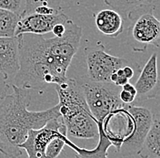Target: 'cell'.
I'll return each mask as SVG.
<instances>
[{
    "mask_svg": "<svg viewBox=\"0 0 160 158\" xmlns=\"http://www.w3.org/2000/svg\"><path fill=\"white\" fill-rule=\"evenodd\" d=\"M11 88L12 93L0 101V150L18 158L22 155L19 145L27 139L28 131L42 128L50 120L61 115L58 103L45 111H29V90L14 84Z\"/></svg>",
    "mask_w": 160,
    "mask_h": 158,
    "instance_id": "obj_1",
    "label": "cell"
},
{
    "mask_svg": "<svg viewBox=\"0 0 160 158\" xmlns=\"http://www.w3.org/2000/svg\"><path fill=\"white\" fill-rule=\"evenodd\" d=\"M55 2H57V1H55V0H26V10H25L24 15H28V14L34 13V10L39 6H44L45 5V6L53 7L51 4H53Z\"/></svg>",
    "mask_w": 160,
    "mask_h": 158,
    "instance_id": "obj_18",
    "label": "cell"
},
{
    "mask_svg": "<svg viewBox=\"0 0 160 158\" xmlns=\"http://www.w3.org/2000/svg\"><path fill=\"white\" fill-rule=\"evenodd\" d=\"M18 38L19 70L13 78L14 85L29 90H41L67 80L68 69L59 66L50 54L47 39L34 34H21Z\"/></svg>",
    "mask_w": 160,
    "mask_h": 158,
    "instance_id": "obj_2",
    "label": "cell"
},
{
    "mask_svg": "<svg viewBox=\"0 0 160 158\" xmlns=\"http://www.w3.org/2000/svg\"><path fill=\"white\" fill-rule=\"evenodd\" d=\"M154 1L155 0H104V2L112 9L125 17L128 16L130 11L144 5L152 4Z\"/></svg>",
    "mask_w": 160,
    "mask_h": 158,
    "instance_id": "obj_15",
    "label": "cell"
},
{
    "mask_svg": "<svg viewBox=\"0 0 160 158\" xmlns=\"http://www.w3.org/2000/svg\"><path fill=\"white\" fill-rule=\"evenodd\" d=\"M138 155L141 158H160V109L152 113V124Z\"/></svg>",
    "mask_w": 160,
    "mask_h": 158,
    "instance_id": "obj_13",
    "label": "cell"
},
{
    "mask_svg": "<svg viewBox=\"0 0 160 158\" xmlns=\"http://www.w3.org/2000/svg\"><path fill=\"white\" fill-rule=\"evenodd\" d=\"M0 158H16V157H14V156H12V155H8V154L4 153L2 150H0Z\"/></svg>",
    "mask_w": 160,
    "mask_h": 158,
    "instance_id": "obj_25",
    "label": "cell"
},
{
    "mask_svg": "<svg viewBox=\"0 0 160 158\" xmlns=\"http://www.w3.org/2000/svg\"><path fill=\"white\" fill-rule=\"evenodd\" d=\"M62 133H68L62 118L59 116L50 120L42 128L29 130L28 137L20 144L19 148L26 151L28 158H45L48 144Z\"/></svg>",
    "mask_w": 160,
    "mask_h": 158,
    "instance_id": "obj_7",
    "label": "cell"
},
{
    "mask_svg": "<svg viewBox=\"0 0 160 158\" xmlns=\"http://www.w3.org/2000/svg\"><path fill=\"white\" fill-rule=\"evenodd\" d=\"M81 81L87 104L96 120L98 127L114 111L125 106L119 99L121 87L110 82H94L86 78H78Z\"/></svg>",
    "mask_w": 160,
    "mask_h": 158,
    "instance_id": "obj_5",
    "label": "cell"
},
{
    "mask_svg": "<svg viewBox=\"0 0 160 158\" xmlns=\"http://www.w3.org/2000/svg\"><path fill=\"white\" fill-rule=\"evenodd\" d=\"M95 23L100 33L109 38H117L124 30L123 17L114 9L98 11L95 18Z\"/></svg>",
    "mask_w": 160,
    "mask_h": 158,
    "instance_id": "obj_12",
    "label": "cell"
},
{
    "mask_svg": "<svg viewBox=\"0 0 160 158\" xmlns=\"http://www.w3.org/2000/svg\"><path fill=\"white\" fill-rule=\"evenodd\" d=\"M122 69H123V73H124V75H125V77L127 79H130L133 78V76H134V69H132L129 65L123 67Z\"/></svg>",
    "mask_w": 160,
    "mask_h": 158,
    "instance_id": "obj_23",
    "label": "cell"
},
{
    "mask_svg": "<svg viewBox=\"0 0 160 158\" xmlns=\"http://www.w3.org/2000/svg\"><path fill=\"white\" fill-rule=\"evenodd\" d=\"M68 21L65 22V23H58V24H57V25L53 28L52 33L55 35V37H57V38H61V37L64 36V34H65L66 31H67V23H68Z\"/></svg>",
    "mask_w": 160,
    "mask_h": 158,
    "instance_id": "obj_21",
    "label": "cell"
},
{
    "mask_svg": "<svg viewBox=\"0 0 160 158\" xmlns=\"http://www.w3.org/2000/svg\"><path fill=\"white\" fill-rule=\"evenodd\" d=\"M19 42L18 37L0 38V73L14 78L19 70Z\"/></svg>",
    "mask_w": 160,
    "mask_h": 158,
    "instance_id": "obj_11",
    "label": "cell"
},
{
    "mask_svg": "<svg viewBox=\"0 0 160 158\" xmlns=\"http://www.w3.org/2000/svg\"><path fill=\"white\" fill-rule=\"evenodd\" d=\"M57 12L58 11H57L55 8L50 7V6H45V5L39 6L34 10V13L40 14V15H53V14H56Z\"/></svg>",
    "mask_w": 160,
    "mask_h": 158,
    "instance_id": "obj_22",
    "label": "cell"
},
{
    "mask_svg": "<svg viewBox=\"0 0 160 158\" xmlns=\"http://www.w3.org/2000/svg\"><path fill=\"white\" fill-rule=\"evenodd\" d=\"M68 140L69 139L68 138V133H62L58 137L53 139L46 148L45 158L58 157L65 145H67V142Z\"/></svg>",
    "mask_w": 160,
    "mask_h": 158,
    "instance_id": "obj_16",
    "label": "cell"
},
{
    "mask_svg": "<svg viewBox=\"0 0 160 158\" xmlns=\"http://www.w3.org/2000/svg\"><path fill=\"white\" fill-rule=\"evenodd\" d=\"M0 8L13 12L21 17L25 14L26 0H0Z\"/></svg>",
    "mask_w": 160,
    "mask_h": 158,
    "instance_id": "obj_17",
    "label": "cell"
},
{
    "mask_svg": "<svg viewBox=\"0 0 160 158\" xmlns=\"http://www.w3.org/2000/svg\"><path fill=\"white\" fill-rule=\"evenodd\" d=\"M69 18L63 12L53 15H40L32 13L20 17L17 25L15 37L21 34H34L43 36L52 32L53 28L58 23H65Z\"/></svg>",
    "mask_w": 160,
    "mask_h": 158,
    "instance_id": "obj_9",
    "label": "cell"
},
{
    "mask_svg": "<svg viewBox=\"0 0 160 158\" xmlns=\"http://www.w3.org/2000/svg\"><path fill=\"white\" fill-rule=\"evenodd\" d=\"M128 111L134 122V130L128 138L122 144L118 153L123 156L138 155L152 124V112L148 108L128 104Z\"/></svg>",
    "mask_w": 160,
    "mask_h": 158,
    "instance_id": "obj_8",
    "label": "cell"
},
{
    "mask_svg": "<svg viewBox=\"0 0 160 158\" xmlns=\"http://www.w3.org/2000/svg\"><path fill=\"white\" fill-rule=\"evenodd\" d=\"M19 19L18 15L0 8V38L15 37V31Z\"/></svg>",
    "mask_w": 160,
    "mask_h": 158,
    "instance_id": "obj_14",
    "label": "cell"
},
{
    "mask_svg": "<svg viewBox=\"0 0 160 158\" xmlns=\"http://www.w3.org/2000/svg\"><path fill=\"white\" fill-rule=\"evenodd\" d=\"M55 1H57V0H55Z\"/></svg>",
    "mask_w": 160,
    "mask_h": 158,
    "instance_id": "obj_26",
    "label": "cell"
},
{
    "mask_svg": "<svg viewBox=\"0 0 160 158\" xmlns=\"http://www.w3.org/2000/svg\"><path fill=\"white\" fill-rule=\"evenodd\" d=\"M137 90V97L139 101L155 99L160 89V80L158 70V54L153 53L141 70L139 77L134 85Z\"/></svg>",
    "mask_w": 160,
    "mask_h": 158,
    "instance_id": "obj_10",
    "label": "cell"
},
{
    "mask_svg": "<svg viewBox=\"0 0 160 158\" xmlns=\"http://www.w3.org/2000/svg\"><path fill=\"white\" fill-rule=\"evenodd\" d=\"M119 99L125 104H132L136 100V96L121 89L119 91Z\"/></svg>",
    "mask_w": 160,
    "mask_h": 158,
    "instance_id": "obj_20",
    "label": "cell"
},
{
    "mask_svg": "<svg viewBox=\"0 0 160 158\" xmlns=\"http://www.w3.org/2000/svg\"><path fill=\"white\" fill-rule=\"evenodd\" d=\"M10 87L11 85L8 82V79L3 74L0 73V101L8 94Z\"/></svg>",
    "mask_w": 160,
    "mask_h": 158,
    "instance_id": "obj_19",
    "label": "cell"
},
{
    "mask_svg": "<svg viewBox=\"0 0 160 158\" xmlns=\"http://www.w3.org/2000/svg\"><path fill=\"white\" fill-rule=\"evenodd\" d=\"M55 89L68 134L78 139L98 138V128L87 104L80 79L68 77L65 82L56 85Z\"/></svg>",
    "mask_w": 160,
    "mask_h": 158,
    "instance_id": "obj_3",
    "label": "cell"
},
{
    "mask_svg": "<svg viewBox=\"0 0 160 158\" xmlns=\"http://www.w3.org/2000/svg\"><path fill=\"white\" fill-rule=\"evenodd\" d=\"M121 88H122V90H126V91H128V92H130L131 94H133V95H135V96L137 97V90H136L135 86H134L133 84L128 82L127 84L123 85Z\"/></svg>",
    "mask_w": 160,
    "mask_h": 158,
    "instance_id": "obj_24",
    "label": "cell"
},
{
    "mask_svg": "<svg viewBox=\"0 0 160 158\" xmlns=\"http://www.w3.org/2000/svg\"><path fill=\"white\" fill-rule=\"evenodd\" d=\"M155 8V3L144 5L127 16L131 22L128 44L134 51L143 52L150 46L160 49V19L154 14Z\"/></svg>",
    "mask_w": 160,
    "mask_h": 158,
    "instance_id": "obj_4",
    "label": "cell"
},
{
    "mask_svg": "<svg viewBox=\"0 0 160 158\" xmlns=\"http://www.w3.org/2000/svg\"><path fill=\"white\" fill-rule=\"evenodd\" d=\"M84 59L87 69L86 79L94 82H110V76L114 72L129 63L127 59L108 54L100 44L87 48L84 51Z\"/></svg>",
    "mask_w": 160,
    "mask_h": 158,
    "instance_id": "obj_6",
    "label": "cell"
}]
</instances>
